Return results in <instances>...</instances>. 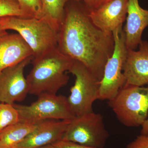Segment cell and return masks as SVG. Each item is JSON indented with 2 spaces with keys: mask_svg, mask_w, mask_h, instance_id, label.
I'll return each instance as SVG.
<instances>
[{
  "mask_svg": "<svg viewBox=\"0 0 148 148\" xmlns=\"http://www.w3.org/2000/svg\"><path fill=\"white\" fill-rule=\"evenodd\" d=\"M38 148H56L55 146L52 144L50 145H47L42 146V147H40Z\"/></svg>",
  "mask_w": 148,
  "mask_h": 148,
  "instance_id": "25",
  "label": "cell"
},
{
  "mask_svg": "<svg viewBox=\"0 0 148 148\" xmlns=\"http://www.w3.org/2000/svg\"><path fill=\"white\" fill-rule=\"evenodd\" d=\"M70 121L51 119L38 122L36 128L14 148H38L61 140Z\"/></svg>",
  "mask_w": 148,
  "mask_h": 148,
  "instance_id": "10",
  "label": "cell"
},
{
  "mask_svg": "<svg viewBox=\"0 0 148 148\" xmlns=\"http://www.w3.org/2000/svg\"><path fill=\"white\" fill-rule=\"evenodd\" d=\"M71 1L81 0H41L42 12L41 18L49 22L58 32L65 6Z\"/></svg>",
  "mask_w": 148,
  "mask_h": 148,
  "instance_id": "16",
  "label": "cell"
},
{
  "mask_svg": "<svg viewBox=\"0 0 148 148\" xmlns=\"http://www.w3.org/2000/svg\"><path fill=\"white\" fill-rule=\"evenodd\" d=\"M75 60L56 47L42 55L33 57L32 70L27 77L29 93L38 96L45 92L56 94L69 82L66 73Z\"/></svg>",
  "mask_w": 148,
  "mask_h": 148,
  "instance_id": "2",
  "label": "cell"
},
{
  "mask_svg": "<svg viewBox=\"0 0 148 148\" xmlns=\"http://www.w3.org/2000/svg\"><path fill=\"white\" fill-rule=\"evenodd\" d=\"M37 123L20 119L6 127L0 132V148L15 147L36 128Z\"/></svg>",
  "mask_w": 148,
  "mask_h": 148,
  "instance_id": "15",
  "label": "cell"
},
{
  "mask_svg": "<svg viewBox=\"0 0 148 148\" xmlns=\"http://www.w3.org/2000/svg\"><path fill=\"white\" fill-rule=\"evenodd\" d=\"M88 10L96 9L110 0H81Z\"/></svg>",
  "mask_w": 148,
  "mask_h": 148,
  "instance_id": "22",
  "label": "cell"
},
{
  "mask_svg": "<svg viewBox=\"0 0 148 148\" xmlns=\"http://www.w3.org/2000/svg\"><path fill=\"white\" fill-rule=\"evenodd\" d=\"M33 58L31 56L0 72V102L13 105L26 98L29 87L24 69Z\"/></svg>",
  "mask_w": 148,
  "mask_h": 148,
  "instance_id": "9",
  "label": "cell"
},
{
  "mask_svg": "<svg viewBox=\"0 0 148 148\" xmlns=\"http://www.w3.org/2000/svg\"><path fill=\"white\" fill-rule=\"evenodd\" d=\"M128 0H110L100 7L88 11L92 22L105 32L112 33L126 20Z\"/></svg>",
  "mask_w": 148,
  "mask_h": 148,
  "instance_id": "12",
  "label": "cell"
},
{
  "mask_svg": "<svg viewBox=\"0 0 148 148\" xmlns=\"http://www.w3.org/2000/svg\"><path fill=\"white\" fill-rule=\"evenodd\" d=\"M56 148H95L89 146L83 145L70 141L59 140L52 144Z\"/></svg>",
  "mask_w": 148,
  "mask_h": 148,
  "instance_id": "21",
  "label": "cell"
},
{
  "mask_svg": "<svg viewBox=\"0 0 148 148\" xmlns=\"http://www.w3.org/2000/svg\"><path fill=\"white\" fill-rule=\"evenodd\" d=\"M8 16L32 18L21 10L16 0H0V18Z\"/></svg>",
  "mask_w": 148,
  "mask_h": 148,
  "instance_id": "18",
  "label": "cell"
},
{
  "mask_svg": "<svg viewBox=\"0 0 148 148\" xmlns=\"http://www.w3.org/2000/svg\"><path fill=\"white\" fill-rule=\"evenodd\" d=\"M126 20L123 31L126 47L135 50L143 40V31L148 26V10L140 6L138 0H128Z\"/></svg>",
  "mask_w": 148,
  "mask_h": 148,
  "instance_id": "13",
  "label": "cell"
},
{
  "mask_svg": "<svg viewBox=\"0 0 148 148\" xmlns=\"http://www.w3.org/2000/svg\"><path fill=\"white\" fill-rule=\"evenodd\" d=\"M31 56L32 49L18 34L0 36V72Z\"/></svg>",
  "mask_w": 148,
  "mask_h": 148,
  "instance_id": "14",
  "label": "cell"
},
{
  "mask_svg": "<svg viewBox=\"0 0 148 148\" xmlns=\"http://www.w3.org/2000/svg\"><path fill=\"white\" fill-rule=\"evenodd\" d=\"M68 72L75 77V83L68 98L73 112L79 116L93 112V103L99 98L100 81L83 64L76 60Z\"/></svg>",
  "mask_w": 148,
  "mask_h": 148,
  "instance_id": "5",
  "label": "cell"
},
{
  "mask_svg": "<svg viewBox=\"0 0 148 148\" xmlns=\"http://www.w3.org/2000/svg\"><path fill=\"white\" fill-rule=\"evenodd\" d=\"M141 133H145L148 132V118L145 121L142 125Z\"/></svg>",
  "mask_w": 148,
  "mask_h": 148,
  "instance_id": "23",
  "label": "cell"
},
{
  "mask_svg": "<svg viewBox=\"0 0 148 148\" xmlns=\"http://www.w3.org/2000/svg\"><path fill=\"white\" fill-rule=\"evenodd\" d=\"M0 26L17 32L32 49L33 57L57 47L58 32L44 18L5 16L0 18Z\"/></svg>",
  "mask_w": 148,
  "mask_h": 148,
  "instance_id": "3",
  "label": "cell"
},
{
  "mask_svg": "<svg viewBox=\"0 0 148 148\" xmlns=\"http://www.w3.org/2000/svg\"><path fill=\"white\" fill-rule=\"evenodd\" d=\"M108 105L125 126H142L148 118V84L145 87L125 84Z\"/></svg>",
  "mask_w": 148,
  "mask_h": 148,
  "instance_id": "4",
  "label": "cell"
},
{
  "mask_svg": "<svg viewBox=\"0 0 148 148\" xmlns=\"http://www.w3.org/2000/svg\"><path fill=\"white\" fill-rule=\"evenodd\" d=\"M8 34L6 30H5L2 28V27L0 26V36H2V35L5 34Z\"/></svg>",
  "mask_w": 148,
  "mask_h": 148,
  "instance_id": "24",
  "label": "cell"
},
{
  "mask_svg": "<svg viewBox=\"0 0 148 148\" xmlns=\"http://www.w3.org/2000/svg\"><path fill=\"white\" fill-rule=\"evenodd\" d=\"M127 148H148V132L141 133L127 145Z\"/></svg>",
  "mask_w": 148,
  "mask_h": 148,
  "instance_id": "20",
  "label": "cell"
},
{
  "mask_svg": "<svg viewBox=\"0 0 148 148\" xmlns=\"http://www.w3.org/2000/svg\"><path fill=\"white\" fill-rule=\"evenodd\" d=\"M114 47L112 54L108 59L104 68L102 79L100 81L98 100L110 101L116 95L126 84L123 72L127 49L122 26L112 32Z\"/></svg>",
  "mask_w": 148,
  "mask_h": 148,
  "instance_id": "7",
  "label": "cell"
},
{
  "mask_svg": "<svg viewBox=\"0 0 148 148\" xmlns=\"http://www.w3.org/2000/svg\"><path fill=\"white\" fill-rule=\"evenodd\" d=\"M103 116L91 112L71 121L61 140L83 145L103 148L108 139Z\"/></svg>",
  "mask_w": 148,
  "mask_h": 148,
  "instance_id": "8",
  "label": "cell"
},
{
  "mask_svg": "<svg viewBox=\"0 0 148 148\" xmlns=\"http://www.w3.org/2000/svg\"><path fill=\"white\" fill-rule=\"evenodd\" d=\"M139 50L127 49L123 72L125 84L138 86L148 84V42L142 40Z\"/></svg>",
  "mask_w": 148,
  "mask_h": 148,
  "instance_id": "11",
  "label": "cell"
},
{
  "mask_svg": "<svg viewBox=\"0 0 148 148\" xmlns=\"http://www.w3.org/2000/svg\"><path fill=\"white\" fill-rule=\"evenodd\" d=\"M114 47L113 33L92 22L81 1L66 3L58 33L57 48L61 53L82 63L101 81Z\"/></svg>",
  "mask_w": 148,
  "mask_h": 148,
  "instance_id": "1",
  "label": "cell"
},
{
  "mask_svg": "<svg viewBox=\"0 0 148 148\" xmlns=\"http://www.w3.org/2000/svg\"><path fill=\"white\" fill-rule=\"evenodd\" d=\"M22 10L32 18H41V0H16Z\"/></svg>",
  "mask_w": 148,
  "mask_h": 148,
  "instance_id": "19",
  "label": "cell"
},
{
  "mask_svg": "<svg viewBox=\"0 0 148 148\" xmlns=\"http://www.w3.org/2000/svg\"><path fill=\"white\" fill-rule=\"evenodd\" d=\"M13 106L18 111L20 120L32 122L46 120L71 121L76 116L69 106L68 98L64 95L45 92L29 106Z\"/></svg>",
  "mask_w": 148,
  "mask_h": 148,
  "instance_id": "6",
  "label": "cell"
},
{
  "mask_svg": "<svg viewBox=\"0 0 148 148\" xmlns=\"http://www.w3.org/2000/svg\"><path fill=\"white\" fill-rule=\"evenodd\" d=\"M19 120L18 111L13 105L0 102V132Z\"/></svg>",
  "mask_w": 148,
  "mask_h": 148,
  "instance_id": "17",
  "label": "cell"
}]
</instances>
